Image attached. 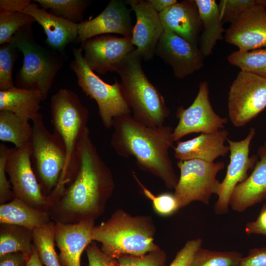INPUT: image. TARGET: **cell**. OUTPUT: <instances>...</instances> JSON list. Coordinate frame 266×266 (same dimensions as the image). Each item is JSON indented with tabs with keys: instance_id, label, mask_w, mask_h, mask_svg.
I'll use <instances>...</instances> for the list:
<instances>
[{
	"instance_id": "6da1fadb",
	"label": "cell",
	"mask_w": 266,
	"mask_h": 266,
	"mask_svg": "<svg viewBox=\"0 0 266 266\" xmlns=\"http://www.w3.org/2000/svg\"><path fill=\"white\" fill-rule=\"evenodd\" d=\"M78 165L72 180L58 195L48 198V213L55 223L95 221L105 209L114 189L113 174L100 156L88 128L78 146Z\"/></svg>"
},
{
	"instance_id": "7a4b0ae2",
	"label": "cell",
	"mask_w": 266,
	"mask_h": 266,
	"mask_svg": "<svg viewBox=\"0 0 266 266\" xmlns=\"http://www.w3.org/2000/svg\"><path fill=\"white\" fill-rule=\"evenodd\" d=\"M112 127L110 145L118 155L133 157L140 168L158 177L167 188H175L179 178L169 154L174 147L171 127L148 126L130 114L114 118Z\"/></svg>"
},
{
	"instance_id": "3957f363",
	"label": "cell",
	"mask_w": 266,
	"mask_h": 266,
	"mask_svg": "<svg viewBox=\"0 0 266 266\" xmlns=\"http://www.w3.org/2000/svg\"><path fill=\"white\" fill-rule=\"evenodd\" d=\"M155 231L151 217L133 216L117 209L107 220L95 226L92 240L101 243L102 251L113 259L141 256L161 249L154 241Z\"/></svg>"
},
{
	"instance_id": "277c9868",
	"label": "cell",
	"mask_w": 266,
	"mask_h": 266,
	"mask_svg": "<svg viewBox=\"0 0 266 266\" xmlns=\"http://www.w3.org/2000/svg\"><path fill=\"white\" fill-rule=\"evenodd\" d=\"M142 60L135 49L117 66L121 93L135 120L148 126H160L170 111L164 97L144 72Z\"/></svg>"
},
{
	"instance_id": "5b68a950",
	"label": "cell",
	"mask_w": 266,
	"mask_h": 266,
	"mask_svg": "<svg viewBox=\"0 0 266 266\" xmlns=\"http://www.w3.org/2000/svg\"><path fill=\"white\" fill-rule=\"evenodd\" d=\"M51 118L54 133L64 143L66 166L56 188L63 189L73 178L78 167V146L87 127L89 111L74 91L59 89L51 99Z\"/></svg>"
},
{
	"instance_id": "8992f818",
	"label": "cell",
	"mask_w": 266,
	"mask_h": 266,
	"mask_svg": "<svg viewBox=\"0 0 266 266\" xmlns=\"http://www.w3.org/2000/svg\"><path fill=\"white\" fill-rule=\"evenodd\" d=\"M11 43L23 55V65L16 75L17 87L37 90L44 100L63 65V57L57 51L36 42L32 25L21 28L13 35Z\"/></svg>"
},
{
	"instance_id": "52a82bcc",
	"label": "cell",
	"mask_w": 266,
	"mask_h": 266,
	"mask_svg": "<svg viewBox=\"0 0 266 266\" xmlns=\"http://www.w3.org/2000/svg\"><path fill=\"white\" fill-rule=\"evenodd\" d=\"M32 121L33 168L42 193L48 197L58 185L65 168L66 151L60 137L46 128L41 114Z\"/></svg>"
},
{
	"instance_id": "ba28073f",
	"label": "cell",
	"mask_w": 266,
	"mask_h": 266,
	"mask_svg": "<svg viewBox=\"0 0 266 266\" xmlns=\"http://www.w3.org/2000/svg\"><path fill=\"white\" fill-rule=\"evenodd\" d=\"M72 49L74 59L69 66L83 92L97 102L101 122L105 128L109 129L114 118L132 112L123 97L120 83L116 79L113 84L105 82L88 66L81 47H72Z\"/></svg>"
},
{
	"instance_id": "9c48e42d",
	"label": "cell",
	"mask_w": 266,
	"mask_h": 266,
	"mask_svg": "<svg viewBox=\"0 0 266 266\" xmlns=\"http://www.w3.org/2000/svg\"><path fill=\"white\" fill-rule=\"evenodd\" d=\"M177 165L180 175L173 194L179 209L194 201L208 205L212 194L220 195L222 186L216 176L224 168V162L192 159L179 160Z\"/></svg>"
},
{
	"instance_id": "30bf717a",
	"label": "cell",
	"mask_w": 266,
	"mask_h": 266,
	"mask_svg": "<svg viewBox=\"0 0 266 266\" xmlns=\"http://www.w3.org/2000/svg\"><path fill=\"white\" fill-rule=\"evenodd\" d=\"M266 107V78L240 70L228 94V114L233 125H246Z\"/></svg>"
},
{
	"instance_id": "8fae6325",
	"label": "cell",
	"mask_w": 266,
	"mask_h": 266,
	"mask_svg": "<svg viewBox=\"0 0 266 266\" xmlns=\"http://www.w3.org/2000/svg\"><path fill=\"white\" fill-rule=\"evenodd\" d=\"M5 169L15 198L37 209L48 211L49 200L42 192L33 168L31 143L10 148Z\"/></svg>"
},
{
	"instance_id": "7c38bea8",
	"label": "cell",
	"mask_w": 266,
	"mask_h": 266,
	"mask_svg": "<svg viewBox=\"0 0 266 266\" xmlns=\"http://www.w3.org/2000/svg\"><path fill=\"white\" fill-rule=\"evenodd\" d=\"M176 115L179 121L173 131L174 141L192 133H215L227 122L226 118L221 117L214 111L206 81L200 83L198 94L191 105L187 108L179 107Z\"/></svg>"
},
{
	"instance_id": "4fadbf2b",
	"label": "cell",
	"mask_w": 266,
	"mask_h": 266,
	"mask_svg": "<svg viewBox=\"0 0 266 266\" xmlns=\"http://www.w3.org/2000/svg\"><path fill=\"white\" fill-rule=\"evenodd\" d=\"M83 57L89 67L101 74L116 72L119 64L135 49L132 36L101 35L81 43Z\"/></svg>"
},
{
	"instance_id": "5bb4252c",
	"label": "cell",
	"mask_w": 266,
	"mask_h": 266,
	"mask_svg": "<svg viewBox=\"0 0 266 266\" xmlns=\"http://www.w3.org/2000/svg\"><path fill=\"white\" fill-rule=\"evenodd\" d=\"M155 55L168 65L174 75L183 79L201 69L204 57L194 45L174 33L164 30Z\"/></svg>"
},
{
	"instance_id": "9a60e30c",
	"label": "cell",
	"mask_w": 266,
	"mask_h": 266,
	"mask_svg": "<svg viewBox=\"0 0 266 266\" xmlns=\"http://www.w3.org/2000/svg\"><path fill=\"white\" fill-rule=\"evenodd\" d=\"M255 130L251 128L247 136L243 140L234 141L228 138L230 152V161L226 176L221 182L222 189L214 205L217 214L228 212L229 201L235 186L248 177V172L253 169L257 162L258 156H249V147L255 135Z\"/></svg>"
},
{
	"instance_id": "2e32d148",
	"label": "cell",
	"mask_w": 266,
	"mask_h": 266,
	"mask_svg": "<svg viewBox=\"0 0 266 266\" xmlns=\"http://www.w3.org/2000/svg\"><path fill=\"white\" fill-rule=\"evenodd\" d=\"M134 12L132 42L143 60L149 61L155 55L158 42L164 32L159 13L148 0H127Z\"/></svg>"
},
{
	"instance_id": "e0dca14e",
	"label": "cell",
	"mask_w": 266,
	"mask_h": 266,
	"mask_svg": "<svg viewBox=\"0 0 266 266\" xmlns=\"http://www.w3.org/2000/svg\"><path fill=\"white\" fill-rule=\"evenodd\" d=\"M126 5L122 0H111L97 17L77 24V41L81 43L90 38L107 33L120 34L124 37L132 36L133 26L130 11Z\"/></svg>"
},
{
	"instance_id": "ac0fdd59",
	"label": "cell",
	"mask_w": 266,
	"mask_h": 266,
	"mask_svg": "<svg viewBox=\"0 0 266 266\" xmlns=\"http://www.w3.org/2000/svg\"><path fill=\"white\" fill-rule=\"evenodd\" d=\"M257 4L243 13L226 31L225 39L247 52L266 46V8Z\"/></svg>"
},
{
	"instance_id": "d6986e66",
	"label": "cell",
	"mask_w": 266,
	"mask_h": 266,
	"mask_svg": "<svg viewBox=\"0 0 266 266\" xmlns=\"http://www.w3.org/2000/svg\"><path fill=\"white\" fill-rule=\"evenodd\" d=\"M95 226L93 220L70 224L55 223V240L61 266H81L82 254L93 241Z\"/></svg>"
},
{
	"instance_id": "ffe728a7",
	"label": "cell",
	"mask_w": 266,
	"mask_h": 266,
	"mask_svg": "<svg viewBox=\"0 0 266 266\" xmlns=\"http://www.w3.org/2000/svg\"><path fill=\"white\" fill-rule=\"evenodd\" d=\"M159 16L164 30L198 46L202 23L195 0L177 2L159 13Z\"/></svg>"
},
{
	"instance_id": "44dd1931",
	"label": "cell",
	"mask_w": 266,
	"mask_h": 266,
	"mask_svg": "<svg viewBox=\"0 0 266 266\" xmlns=\"http://www.w3.org/2000/svg\"><path fill=\"white\" fill-rule=\"evenodd\" d=\"M257 161L251 174L234 188L229 205L238 212L266 200V143L258 149Z\"/></svg>"
},
{
	"instance_id": "7402d4cb",
	"label": "cell",
	"mask_w": 266,
	"mask_h": 266,
	"mask_svg": "<svg viewBox=\"0 0 266 266\" xmlns=\"http://www.w3.org/2000/svg\"><path fill=\"white\" fill-rule=\"evenodd\" d=\"M32 16L43 29L46 42L52 49L61 52L78 36L77 24L57 16L31 2L22 12Z\"/></svg>"
},
{
	"instance_id": "603a6c76",
	"label": "cell",
	"mask_w": 266,
	"mask_h": 266,
	"mask_svg": "<svg viewBox=\"0 0 266 266\" xmlns=\"http://www.w3.org/2000/svg\"><path fill=\"white\" fill-rule=\"evenodd\" d=\"M228 134L226 130L222 129L213 133H201L186 141L178 140L173 147L174 156L179 160L199 159L213 163L230 152L229 146L225 145Z\"/></svg>"
},
{
	"instance_id": "cb8c5ba5",
	"label": "cell",
	"mask_w": 266,
	"mask_h": 266,
	"mask_svg": "<svg viewBox=\"0 0 266 266\" xmlns=\"http://www.w3.org/2000/svg\"><path fill=\"white\" fill-rule=\"evenodd\" d=\"M53 221L46 210L33 208L14 198L0 205V224H10L33 231Z\"/></svg>"
},
{
	"instance_id": "d4e9b609",
	"label": "cell",
	"mask_w": 266,
	"mask_h": 266,
	"mask_svg": "<svg viewBox=\"0 0 266 266\" xmlns=\"http://www.w3.org/2000/svg\"><path fill=\"white\" fill-rule=\"evenodd\" d=\"M44 99L39 91L17 86L0 91V111H8L32 120L40 113Z\"/></svg>"
},
{
	"instance_id": "484cf974",
	"label": "cell",
	"mask_w": 266,
	"mask_h": 266,
	"mask_svg": "<svg viewBox=\"0 0 266 266\" xmlns=\"http://www.w3.org/2000/svg\"><path fill=\"white\" fill-rule=\"evenodd\" d=\"M198 7L202 30L199 48L204 57L209 56L217 41L222 40L226 30L223 27L218 5L214 0H195Z\"/></svg>"
},
{
	"instance_id": "4316f807",
	"label": "cell",
	"mask_w": 266,
	"mask_h": 266,
	"mask_svg": "<svg viewBox=\"0 0 266 266\" xmlns=\"http://www.w3.org/2000/svg\"><path fill=\"white\" fill-rule=\"evenodd\" d=\"M27 118L8 111H0V140L12 143L18 148L31 143L32 125Z\"/></svg>"
},
{
	"instance_id": "83f0119b",
	"label": "cell",
	"mask_w": 266,
	"mask_h": 266,
	"mask_svg": "<svg viewBox=\"0 0 266 266\" xmlns=\"http://www.w3.org/2000/svg\"><path fill=\"white\" fill-rule=\"evenodd\" d=\"M33 231L10 224H0V256L21 252L30 256L33 252Z\"/></svg>"
},
{
	"instance_id": "f1b7e54d",
	"label": "cell",
	"mask_w": 266,
	"mask_h": 266,
	"mask_svg": "<svg viewBox=\"0 0 266 266\" xmlns=\"http://www.w3.org/2000/svg\"><path fill=\"white\" fill-rule=\"evenodd\" d=\"M55 222L53 221L33 230V244L41 262L45 266H61L55 248Z\"/></svg>"
},
{
	"instance_id": "f546056e",
	"label": "cell",
	"mask_w": 266,
	"mask_h": 266,
	"mask_svg": "<svg viewBox=\"0 0 266 266\" xmlns=\"http://www.w3.org/2000/svg\"><path fill=\"white\" fill-rule=\"evenodd\" d=\"M227 59L241 70L266 78V48L247 52L237 50L230 54Z\"/></svg>"
},
{
	"instance_id": "4dcf8cb0",
	"label": "cell",
	"mask_w": 266,
	"mask_h": 266,
	"mask_svg": "<svg viewBox=\"0 0 266 266\" xmlns=\"http://www.w3.org/2000/svg\"><path fill=\"white\" fill-rule=\"evenodd\" d=\"M42 8L50 9V13L73 23L82 21L83 13L88 5L85 0H34Z\"/></svg>"
},
{
	"instance_id": "1f68e13d",
	"label": "cell",
	"mask_w": 266,
	"mask_h": 266,
	"mask_svg": "<svg viewBox=\"0 0 266 266\" xmlns=\"http://www.w3.org/2000/svg\"><path fill=\"white\" fill-rule=\"evenodd\" d=\"M243 258L237 251H217L200 248L190 266H239Z\"/></svg>"
},
{
	"instance_id": "d6a6232c",
	"label": "cell",
	"mask_w": 266,
	"mask_h": 266,
	"mask_svg": "<svg viewBox=\"0 0 266 266\" xmlns=\"http://www.w3.org/2000/svg\"><path fill=\"white\" fill-rule=\"evenodd\" d=\"M34 22L32 16L22 12L0 14V44L11 43L13 35L21 28Z\"/></svg>"
},
{
	"instance_id": "836d02e7",
	"label": "cell",
	"mask_w": 266,
	"mask_h": 266,
	"mask_svg": "<svg viewBox=\"0 0 266 266\" xmlns=\"http://www.w3.org/2000/svg\"><path fill=\"white\" fill-rule=\"evenodd\" d=\"M18 49L12 43H7L0 47V91L14 87L12 71L18 58Z\"/></svg>"
},
{
	"instance_id": "e575fe53",
	"label": "cell",
	"mask_w": 266,
	"mask_h": 266,
	"mask_svg": "<svg viewBox=\"0 0 266 266\" xmlns=\"http://www.w3.org/2000/svg\"><path fill=\"white\" fill-rule=\"evenodd\" d=\"M260 4L266 6V0H221L218 4L223 24H233L247 10Z\"/></svg>"
},
{
	"instance_id": "d590c367",
	"label": "cell",
	"mask_w": 266,
	"mask_h": 266,
	"mask_svg": "<svg viewBox=\"0 0 266 266\" xmlns=\"http://www.w3.org/2000/svg\"><path fill=\"white\" fill-rule=\"evenodd\" d=\"M133 175L144 195L151 200L156 212L166 216L173 214L179 209L174 194L166 193L155 196L143 185L134 173Z\"/></svg>"
},
{
	"instance_id": "8d00e7d4",
	"label": "cell",
	"mask_w": 266,
	"mask_h": 266,
	"mask_svg": "<svg viewBox=\"0 0 266 266\" xmlns=\"http://www.w3.org/2000/svg\"><path fill=\"white\" fill-rule=\"evenodd\" d=\"M166 259V253L160 249L141 256H121L116 259L115 266H164Z\"/></svg>"
},
{
	"instance_id": "74e56055",
	"label": "cell",
	"mask_w": 266,
	"mask_h": 266,
	"mask_svg": "<svg viewBox=\"0 0 266 266\" xmlns=\"http://www.w3.org/2000/svg\"><path fill=\"white\" fill-rule=\"evenodd\" d=\"M8 148L3 143L0 144V203H6L12 200L15 196L9 180L6 177L5 166L9 153Z\"/></svg>"
},
{
	"instance_id": "f35d334b",
	"label": "cell",
	"mask_w": 266,
	"mask_h": 266,
	"mask_svg": "<svg viewBox=\"0 0 266 266\" xmlns=\"http://www.w3.org/2000/svg\"><path fill=\"white\" fill-rule=\"evenodd\" d=\"M202 241L200 238L188 241L169 266H190L195 254L201 247Z\"/></svg>"
},
{
	"instance_id": "ab89813d",
	"label": "cell",
	"mask_w": 266,
	"mask_h": 266,
	"mask_svg": "<svg viewBox=\"0 0 266 266\" xmlns=\"http://www.w3.org/2000/svg\"><path fill=\"white\" fill-rule=\"evenodd\" d=\"M89 266H115L116 260L104 253L93 241L86 248Z\"/></svg>"
},
{
	"instance_id": "60d3db41",
	"label": "cell",
	"mask_w": 266,
	"mask_h": 266,
	"mask_svg": "<svg viewBox=\"0 0 266 266\" xmlns=\"http://www.w3.org/2000/svg\"><path fill=\"white\" fill-rule=\"evenodd\" d=\"M239 266H266V247L251 249Z\"/></svg>"
},
{
	"instance_id": "b9f144b4",
	"label": "cell",
	"mask_w": 266,
	"mask_h": 266,
	"mask_svg": "<svg viewBox=\"0 0 266 266\" xmlns=\"http://www.w3.org/2000/svg\"><path fill=\"white\" fill-rule=\"evenodd\" d=\"M245 231L248 235L256 234L266 236V203L262 207L256 220L246 224Z\"/></svg>"
},
{
	"instance_id": "7bdbcfd3",
	"label": "cell",
	"mask_w": 266,
	"mask_h": 266,
	"mask_svg": "<svg viewBox=\"0 0 266 266\" xmlns=\"http://www.w3.org/2000/svg\"><path fill=\"white\" fill-rule=\"evenodd\" d=\"M31 2L30 0H0V14L22 12Z\"/></svg>"
},
{
	"instance_id": "ee69618b",
	"label": "cell",
	"mask_w": 266,
	"mask_h": 266,
	"mask_svg": "<svg viewBox=\"0 0 266 266\" xmlns=\"http://www.w3.org/2000/svg\"><path fill=\"white\" fill-rule=\"evenodd\" d=\"M29 257L21 252L7 253L0 256V266H27Z\"/></svg>"
},
{
	"instance_id": "f6af8a7d",
	"label": "cell",
	"mask_w": 266,
	"mask_h": 266,
	"mask_svg": "<svg viewBox=\"0 0 266 266\" xmlns=\"http://www.w3.org/2000/svg\"><path fill=\"white\" fill-rule=\"evenodd\" d=\"M159 13L178 2L176 0H148Z\"/></svg>"
},
{
	"instance_id": "bcb514c9",
	"label": "cell",
	"mask_w": 266,
	"mask_h": 266,
	"mask_svg": "<svg viewBox=\"0 0 266 266\" xmlns=\"http://www.w3.org/2000/svg\"><path fill=\"white\" fill-rule=\"evenodd\" d=\"M27 266H43L38 256L36 247L33 245V252L30 256Z\"/></svg>"
}]
</instances>
